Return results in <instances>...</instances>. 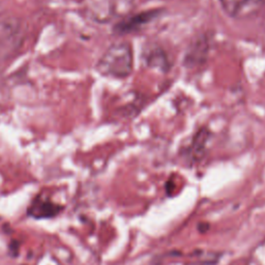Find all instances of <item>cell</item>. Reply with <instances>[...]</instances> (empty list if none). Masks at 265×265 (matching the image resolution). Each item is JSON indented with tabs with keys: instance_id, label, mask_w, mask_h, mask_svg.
<instances>
[{
	"instance_id": "6da1fadb",
	"label": "cell",
	"mask_w": 265,
	"mask_h": 265,
	"mask_svg": "<svg viewBox=\"0 0 265 265\" xmlns=\"http://www.w3.org/2000/svg\"><path fill=\"white\" fill-rule=\"evenodd\" d=\"M134 49L129 42L112 44L96 63L95 68L102 76L112 79H127L134 70Z\"/></svg>"
},
{
	"instance_id": "7a4b0ae2",
	"label": "cell",
	"mask_w": 265,
	"mask_h": 265,
	"mask_svg": "<svg viewBox=\"0 0 265 265\" xmlns=\"http://www.w3.org/2000/svg\"><path fill=\"white\" fill-rule=\"evenodd\" d=\"M137 0H82V13L96 24L117 23L132 14Z\"/></svg>"
},
{
	"instance_id": "3957f363",
	"label": "cell",
	"mask_w": 265,
	"mask_h": 265,
	"mask_svg": "<svg viewBox=\"0 0 265 265\" xmlns=\"http://www.w3.org/2000/svg\"><path fill=\"white\" fill-rule=\"evenodd\" d=\"M223 12L233 20H250L265 10V0H219Z\"/></svg>"
},
{
	"instance_id": "277c9868",
	"label": "cell",
	"mask_w": 265,
	"mask_h": 265,
	"mask_svg": "<svg viewBox=\"0 0 265 265\" xmlns=\"http://www.w3.org/2000/svg\"><path fill=\"white\" fill-rule=\"evenodd\" d=\"M21 23L15 18L0 19V59L6 58L19 47Z\"/></svg>"
},
{
	"instance_id": "5b68a950",
	"label": "cell",
	"mask_w": 265,
	"mask_h": 265,
	"mask_svg": "<svg viewBox=\"0 0 265 265\" xmlns=\"http://www.w3.org/2000/svg\"><path fill=\"white\" fill-rule=\"evenodd\" d=\"M65 209V205L58 204V203L39 195L31 201L26 210V215L34 220H48L58 217Z\"/></svg>"
},
{
	"instance_id": "8992f818",
	"label": "cell",
	"mask_w": 265,
	"mask_h": 265,
	"mask_svg": "<svg viewBox=\"0 0 265 265\" xmlns=\"http://www.w3.org/2000/svg\"><path fill=\"white\" fill-rule=\"evenodd\" d=\"M157 11H149L139 13L137 15L131 14L125 19L114 25V32L116 34H127L139 30L142 26L152 22L157 16Z\"/></svg>"
},
{
	"instance_id": "52a82bcc",
	"label": "cell",
	"mask_w": 265,
	"mask_h": 265,
	"mask_svg": "<svg viewBox=\"0 0 265 265\" xmlns=\"http://www.w3.org/2000/svg\"><path fill=\"white\" fill-rule=\"evenodd\" d=\"M142 57L149 68L158 69L160 72H168L170 69V60L161 47L155 45L148 47Z\"/></svg>"
},
{
	"instance_id": "ba28073f",
	"label": "cell",
	"mask_w": 265,
	"mask_h": 265,
	"mask_svg": "<svg viewBox=\"0 0 265 265\" xmlns=\"http://www.w3.org/2000/svg\"><path fill=\"white\" fill-rule=\"evenodd\" d=\"M208 140V132L206 130H201L194 136L192 143L188 147L189 155L193 161H198L204 155L205 146Z\"/></svg>"
},
{
	"instance_id": "9c48e42d",
	"label": "cell",
	"mask_w": 265,
	"mask_h": 265,
	"mask_svg": "<svg viewBox=\"0 0 265 265\" xmlns=\"http://www.w3.org/2000/svg\"><path fill=\"white\" fill-rule=\"evenodd\" d=\"M21 250V242L18 240H12L7 245V254L12 258H18L20 255Z\"/></svg>"
}]
</instances>
